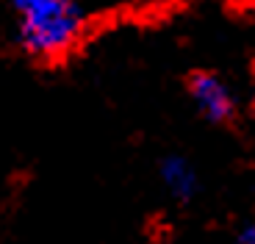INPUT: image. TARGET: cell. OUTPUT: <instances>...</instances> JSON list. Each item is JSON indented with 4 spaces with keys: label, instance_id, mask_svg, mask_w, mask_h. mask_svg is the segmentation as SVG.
I'll return each instance as SVG.
<instances>
[{
    "label": "cell",
    "instance_id": "2",
    "mask_svg": "<svg viewBox=\"0 0 255 244\" xmlns=\"http://www.w3.org/2000/svg\"><path fill=\"white\" fill-rule=\"evenodd\" d=\"M186 92H189L194 109L200 111L205 122L211 125H230L239 114L236 95L225 84V78H219L211 70H191L186 75Z\"/></svg>",
    "mask_w": 255,
    "mask_h": 244
},
{
    "label": "cell",
    "instance_id": "1",
    "mask_svg": "<svg viewBox=\"0 0 255 244\" xmlns=\"http://www.w3.org/2000/svg\"><path fill=\"white\" fill-rule=\"evenodd\" d=\"M17 17V42L31 58L56 61L78 42L83 11L75 0H8Z\"/></svg>",
    "mask_w": 255,
    "mask_h": 244
},
{
    "label": "cell",
    "instance_id": "4",
    "mask_svg": "<svg viewBox=\"0 0 255 244\" xmlns=\"http://www.w3.org/2000/svg\"><path fill=\"white\" fill-rule=\"evenodd\" d=\"M236 244H255V219L244 222L236 233Z\"/></svg>",
    "mask_w": 255,
    "mask_h": 244
},
{
    "label": "cell",
    "instance_id": "3",
    "mask_svg": "<svg viewBox=\"0 0 255 244\" xmlns=\"http://www.w3.org/2000/svg\"><path fill=\"white\" fill-rule=\"evenodd\" d=\"M158 180L166 189V194L178 203H191L200 194V172L186 155L169 153L158 161Z\"/></svg>",
    "mask_w": 255,
    "mask_h": 244
}]
</instances>
